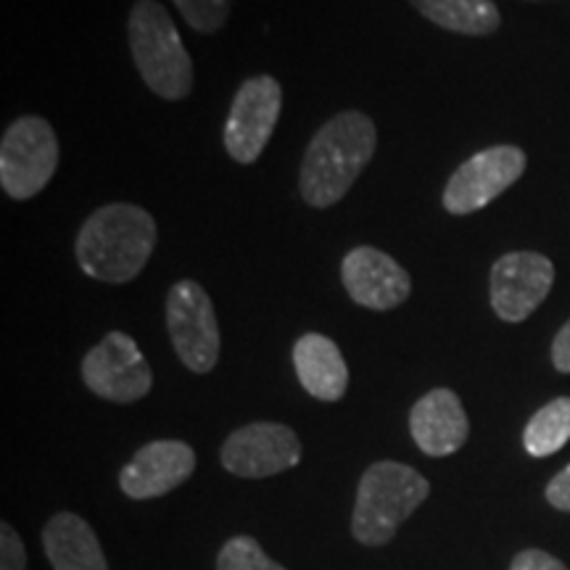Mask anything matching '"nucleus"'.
Instances as JSON below:
<instances>
[{
  "label": "nucleus",
  "mask_w": 570,
  "mask_h": 570,
  "mask_svg": "<svg viewBox=\"0 0 570 570\" xmlns=\"http://www.w3.org/2000/svg\"><path fill=\"white\" fill-rule=\"evenodd\" d=\"M525 151L518 146H491L462 161L444 188V209L449 214H473L497 202L525 173Z\"/></svg>",
  "instance_id": "1a4fd4ad"
},
{
  "label": "nucleus",
  "mask_w": 570,
  "mask_h": 570,
  "mask_svg": "<svg viewBox=\"0 0 570 570\" xmlns=\"http://www.w3.org/2000/svg\"><path fill=\"white\" fill-rule=\"evenodd\" d=\"M127 40L142 82L164 101H183L194 90V61L173 17L156 0H138L127 19Z\"/></svg>",
  "instance_id": "20e7f679"
},
{
  "label": "nucleus",
  "mask_w": 570,
  "mask_h": 570,
  "mask_svg": "<svg viewBox=\"0 0 570 570\" xmlns=\"http://www.w3.org/2000/svg\"><path fill=\"white\" fill-rule=\"evenodd\" d=\"M283 111V88L275 77L256 75L235 92L225 122V148L238 164H254L265 154Z\"/></svg>",
  "instance_id": "6e6552de"
},
{
  "label": "nucleus",
  "mask_w": 570,
  "mask_h": 570,
  "mask_svg": "<svg viewBox=\"0 0 570 570\" xmlns=\"http://www.w3.org/2000/svg\"><path fill=\"white\" fill-rule=\"evenodd\" d=\"M410 433L428 458H449L460 452L470 436L460 396L449 389H433L420 396L410 412Z\"/></svg>",
  "instance_id": "4468645a"
},
{
  "label": "nucleus",
  "mask_w": 570,
  "mask_h": 570,
  "mask_svg": "<svg viewBox=\"0 0 570 570\" xmlns=\"http://www.w3.org/2000/svg\"><path fill=\"white\" fill-rule=\"evenodd\" d=\"M82 381L106 402L132 404L148 396L154 386V370L127 333L111 331L101 344L85 354Z\"/></svg>",
  "instance_id": "0eeeda50"
},
{
  "label": "nucleus",
  "mask_w": 570,
  "mask_h": 570,
  "mask_svg": "<svg viewBox=\"0 0 570 570\" xmlns=\"http://www.w3.org/2000/svg\"><path fill=\"white\" fill-rule=\"evenodd\" d=\"M510 570H568V568H566V562L552 558L550 552L523 550L520 554H515Z\"/></svg>",
  "instance_id": "4be33fe9"
},
{
  "label": "nucleus",
  "mask_w": 570,
  "mask_h": 570,
  "mask_svg": "<svg viewBox=\"0 0 570 570\" xmlns=\"http://www.w3.org/2000/svg\"><path fill=\"white\" fill-rule=\"evenodd\" d=\"M59 169V140L48 119L19 117L0 142V185L13 202L38 196Z\"/></svg>",
  "instance_id": "39448f33"
},
{
  "label": "nucleus",
  "mask_w": 570,
  "mask_h": 570,
  "mask_svg": "<svg viewBox=\"0 0 570 570\" xmlns=\"http://www.w3.org/2000/svg\"><path fill=\"white\" fill-rule=\"evenodd\" d=\"M194 446L177 439H159L140 446L119 473V489L130 499H156L169 494L194 475Z\"/></svg>",
  "instance_id": "ddd939ff"
},
{
  "label": "nucleus",
  "mask_w": 570,
  "mask_h": 570,
  "mask_svg": "<svg viewBox=\"0 0 570 570\" xmlns=\"http://www.w3.org/2000/svg\"><path fill=\"white\" fill-rule=\"evenodd\" d=\"M0 570H27V550L11 523L0 525Z\"/></svg>",
  "instance_id": "412c9836"
},
{
  "label": "nucleus",
  "mask_w": 570,
  "mask_h": 570,
  "mask_svg": "<svg viewBox=\"0 0 570 570\" xmlns=\"http://www.w3.org/2000/svg\"><path fill=\"white\" fill-rule=\"evenodd\" d=\"M547 502L562 512H570V465L562 468L560 473L547 483Z\"/></svg>",
  "instance_id": "5701e85b"
},
{
  "label": "nucleus",
  "mask_w": 570,
  "mask_h": 570,
  "mask_svg": "<svg viewBox=\"0 0 570 570\" xmlns=\"http://www.w3.org/2000/svg\"><path fill=\"white\" fill-rule=\"evenodd\" d=\"M167 331L175 354L190 373H212L219 360V325L214 304L196 281H180L167 294Z\"/></svg>",
  "instance_id": "423d86ee"
},
{
  "label": "nucleus",
  "mask_w": 570,
  "mask_h": 570,
  "mask_svg": "<svg viewBox=\"0 0 570 570\" xmlns=\"http://www.w3.org/2000/svg\"><path fill=\"white\" fill-rule=\"evenodd\" d=\"M190 30L214 35L225 27L230 17V0H173Z\"/></svg>",
  "instance_id": "aec40b11"
},
{
  "label": "nucleus",
  "mask_w": 570,
  "mask_h": 570,
  "mask_svg": "<svg viewBox=\"0 0 570 570\" xmlns=\"http://www.w3.org/2000/svg\"><path fill=\"white\" fill-rule=\"evenodd\" d=\"M156 219L138 204H106L85 219L75 254L82 273L104 283H127L151 259Z\"/></svg>",
  "instance_id": "f03ea898"
},
{
  "label": "nucleus",
  "mask_w": 570,
  "mask_h": 570,
  "mask_svg": "<svg viewBox=\"0 0 570 570\" xmlns=\"http://www.w3.org/2000/svg\"><path fill=\"white\" fill-rule=\"evenodd\" d=\"M570 441V396L552 399L529 420L523 446L531 458H550Z\"/></svg>",
  "instance_id": "a211bd4d"
},
{
  "label": "nucleus",
  "mask_w": 570,
  "mask_h": 570,
  "mask_svg": "<svg viewBox=\"0 0 570 570\" xmlns=\"http://www.w3.org/2000/svg\"><path fill=\"white\" fill-rule=\"evenodd\" d=\"M552 365L558 373H570V320L552 341Z\"/></svg>",
  "instance_id": "b1692460"
},
{
  "label": "nucleus",
  "mask_w": 570,
  "mask_h": 570,
  "mask_svg": "<svg viewBox=\"0 0 570 570\" xmlns=\"http://www.w3.org/2000/svg\"><path fill=\"white\" fill-rule=\"evenodd\" d=\"M431 494V483L404 462L381 460L362 473L352 512V533L360 544L383 547Z\"/></svg>",
  "instance_id": "7ed1b4c3"
},
{
  "label": "nucleus",
  "mask_w": 570,
  "mask_h": 570,
  "mask_svg": "<svg viewBox=\"0 0 570 570\" xmlns=\"http://www.w3.org/2000/svg\"><path fill=\"white\" fill-rule=\"evenodd\" d=\"M341 281L354 304L373 312H389L412 294V277L394 256L375 246H356L344 256Z\"/></svg>",
  "instance_id": "f8f14e48"
},
{
  "label": "nucleus",
  "mask_w": 570,
  "mask_h": 570,
  "mask_svg": "<svg viewBox=\"0 0 570 570\" xmlns=\"http://www.w3.org/2000/svg\"><path fill=\"white\" fill-rule=\"evenodd\" d=\"M219 460L238 479H269L302 462V441L283 423H248L227 436Z\"/></svg>",
  "instance_id": "9d476101"
},
{
  "label": "nucleus",
  "mask_w": 570,
  "mask_h": 570,
  "mask_svg": "<svg viewBox=\"0 0 570 570\" xmlns=\"http://www.w3.org/2000/svg\"><path fill=\"white\" fill-rule=\"evenodd\" d=\"M554 265L544 254L512 252L491 267V309L504 323H523L550 296Z\"/></svg>",
  "instance_id": "9b49d317"
},
{
  "label": "nucleus",
  "mask_w": 570,
  "mask_h": 570,
  "mask_svg": "<svg viewBox=\"0 0 570 570\" xmlns=\"http://www.w3.org/2000/svg\"><path fill=\"white\" fill-rule=\"evenodd\" d=\"M377 130L362 111H341L320 127L306 146L298 190L315 209L336 206L373 161Z\"/></svg>",
  "instance_id": "f257e3e1"
},
{
  "label": "nucleus",
  "mask_w": 570,
  "mask_h": 570,
  "mask_svg": "<svg viewBox=\"0 0 570 570\" xmlns=\"http://www.w3.org/2000/svg\"><path fill=\"white\" fill-rule=\"evenodd\" d=\"M420 17L441 27V30L487 38L502 24L494 0H410Z\"/></svg>",
  "instance_id": "f3484780"
},
{
  "label": "nucleus",
  "mask_w": 570,
  "mask_h": 570,
  "mask_svg": "<svg viewBox=\"0 0 570 570\" xmlns=\"http://www.w3.org/2000/svg\"><path fill=\"white\" fill-rule=\"evenodd\" d=\"M217 570H285L252 537H233L217 554Z\"/></svg>",
  "instance_id": "6ab92c4d"
},
{
  "label": "nucleus",
  "mask_w": 570,
  "mask_h": 570,
  "mask_svg": "<svg viewBox=\"0 0 570 570\" xmlns=\"http://www.w3.org/2000/svg\"><path fill=\"white\" fill-rule=\"evenodd\" d=\"M42 547L53 570H109L104 547L88 520L59 512L42 529Z\"/></svg>",
  "instance_id": "dca6fc26"
},
{
  "label": "nucleus",
  "mask_w": 570,
  "mask_h": 570,
  "mask_svg": "<svg viewBox=\"0 0 570 570\" xmlns=\"http://www.w3.org/2000/svg\"><path fill=\"white\" fill-rule=\"evenodd\" d=\"M296 377L309 396L338 402L348 389V367L336 341L323 333H304L294 346Z\"/></svg>",
  "instance_id": "2eb2a0df"
}]
</instances>
